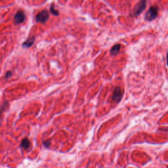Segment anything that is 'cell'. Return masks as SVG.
<instances>
[{
	"label": "cell",
	"mask_w": 168,
	"mask_h": 168,
	"mask_svg": "<svg viewBox=\"0 0 168 168\" xmlns=\"http://www.w3.org/2000/svg\"><path fill=\"white\" fill-rule=\"evenodd\" d=\"M158 10L159 9L158 7V6L156 5L151 6L146 13L145 19L146 21H152V20L155 19L158 16Z\"/></svg>",
	"instance_id": "6da1fadb"
},
{
	"label": "cell",
	"mask_w": 168,
	"mask_h": 168,
	"mask_svg": "<svg viewBox=\"0 0 168 168\" xmlns=\"http://www.w3.org/2000/svg\"><path fill=\"white\" fill-rule=\"evenodd\" d=\"M146 1L144 0L139 1L137 4L135 5V8L133 9V13L132 14V16H137L140 15L141 13L143 11V10L146 7Z\"/></svg>",
	"instance_id": "7a4b0ae2"
},
{
	"label": "cell",
	"mask_w": 168,
	"mask_h": 168,
	"mask_svg": "<svg viewBox=\"0 0 168 168\" xmlns=\"http://www.w3.org/2000/svg\"><path fill=\"white\" fill-rule=\"evenodd\" d=\"M49 19V13L47 10L44 9L42 11L39 12L38 14H37L36 16V21L38 22L45 23L48 19Z\"/></svg>",
	"instance_id": "3957f363"
},
{
	"label": "cell",
	"mask_w": 168,
	"mask_h": 168,
	"mask_svg": "<svg viewBox=\"0 0 168 168\" xmlns=\"http://www.w3.org/2000/svg\"><path fill=\"white\" fill-rule=\"evenodd\" d=\"M122 91L121 90L120 87H116L114 88L113 93H112V99L114 102H115L116 103H119L121 99L122 98Z\"/></svg>",
	"instance_id": "277c9868"
},
{
	"label": "cell",
	"mask_w": 168,
	"mask_h": 168,
	"mask_svg": "<svg viewBox=\"0 0 168 168\" xmlns=\"http://www.w3.org/2000/svg\"><path fill=\"white\" fill-rule=\"evenodd\" d=\"M25 13L23 11H19L14 16V22L15 25H19L23 22L25 20Z\"/></svg>",
	"instance_id": "5b68a950"
},
{
	"label": "cell",
	"mask_w": 168,
	"mask_h": 168,
	"mask_svg": "<svg viewBox=\"0 0 168 168\" xmlns=\"http://www.w3.org/2000/svg\"><path fill=\"white\" fill-rule=\"evenodd\" d=\"M35 41V37H30L28 39H27L26 41L23 43L22 46L25 48H30L34 43Z\"/></svg>",
	"instance_id": "8992f818"
},
{
	"label": "cell",
	"mask_w": 168,
	"mask_h": 168,
	"mask_svg": "<svg viewBox=\"0 0 168 168\" xmlns=\"http://www.w3.org/2000/svg\"><path fill=\"white\" fill-rule=\"evenodd\" d=\"M30 140H28V138H25L23 139L21 141V146L23 149H28V148L30 146Z\"/></svg>",
	"instance_id": "52a82bcc"
},
{
	"label": "cell",
	"mask_w": 168,
	"mask_h": 168,
	"mask_svg": "<svg viewBox=\"0 0 168 168\" xmlns=\"http://www.w3.org/2000/svg\"><path fill=\"white\" fill-rule=\"evenodd\" d=\"M121 48V45L120 44H116L115 45H114L112 49H110V53L112 55H116L117 53H119L120 50Z\"/></svg>",
	"instance_id": "ba28073f"
},
{
	"label": "cell",
	"mask_w": 168,
	"mask_h": 168,
	"mask_svg": "<svg viewBox=\"0 0 168 168\" xmlns=\"http://www.w3.org/2000/svg\"><path fill=\"white\" fill-rule=\"evenodd\" d=\"M50 12H51V14L53 15H56V16L59 15V12L55 9L54 4H52L51 5V7H50Z\"/></svg>",
	"instance_id": "9c48e42d"
},
{
	"label": "cell",
	"mask_w": 168,
	"mask_h": 168,
	"mask_svg": "<svg viewBox=\"0 0 168 168\" xmlns=\"http://www.w3.org/2000/svg\"><path fill=\"white\" fill-rule=\"evenodd\" d=\"M11 75H12V72L11 71L7 72L6 74H5V79H7V78H10V77L11 76Z\"/></svg>",
	"instance_id": "30bf717a"
},
{
	"label": "cell",
	"mask_w": 168,
	"mask_h": 168,
	"mask_svg": "<svg viewBox=\"0 0 168 168\" xmlns=\"http://www.w3.org/2000/svg\"><path fill=\"white\" fill-rule=\"evenodd\" d=\"M43 144H44V145H45L46 147H49V145H50V142H49V141L46 140V141H45L44 143H43Z\"/></svg>",
	"instance_id": "8fae6325"
},
{
	"label": "cell",
	"mask_w": 168,
	"mask_h": 168,
	"mask_svg": "<svg viewBox=\"0 0 168 168\" xmlns=\"http://www.w3.org/2000/svg\"><path fill=\"white\" fill-rule=\"evenodd\" d=\"M167 65H168V53H167Z\"/></svg>",
	"instance_id": "7c38bea8"
},
{
	"label": "cell",
	"mask_w": 168,
	"mask_h": 168,
	"mask_svg": "<svg viewBox=\"0 0 168 168\" xmlns=\"http://www.w3.org/2000/svg\"><path fill=\"white\" fill-rule=\"evenodd\" d=\"M3 109H2L1 110V111H0V116H1V112H3Z\"/></svg>",
	"instance_id": "4fadbf2b"
}]
</instances>
